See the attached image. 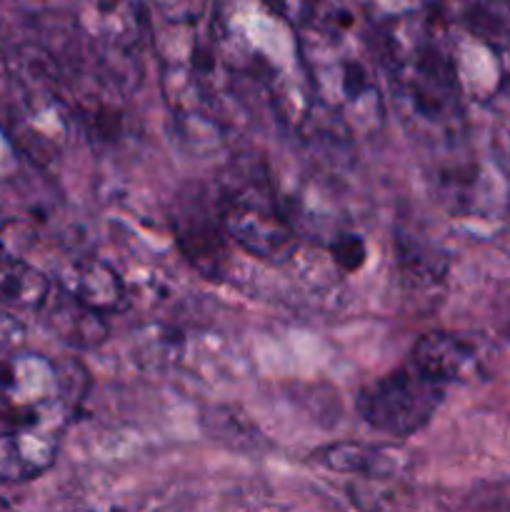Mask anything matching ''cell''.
Returning <instances> with one entry per match:
<instances>
[{
  "label": "cell",
  "instance_id": "7",
  "mask_svg": "<svg viewBox=\"0 0 510 512\" xmlns=\"http://www.w3.org/2000/svg\"><path fill=\"white\" fill-rule=\"evenodd\" d=\"M85 38L110 55H133L145 35V13L135 0H75Z\"/></svg>",
  "mask_w": 510,
  "mask_h": 512
},
{
  "label": "cell",
  "instance_id": "15",
  "mask_svg": "<svg viewBox=\"0 0 510 512\" xmlns=\"http://www.w3.org/2000/svg\"><path fill=\"white\" fill-rule=\"evenodd\" d=\"M330 253H333V260L343 270H358L360 265L365 263V243L355 233H338L330 243Z\"/></svg>",
  "mask_w": 510,
  "mask_h": 512
},
{
  "label": "cell",
  "instance_id": "4",
  "mask_svg": "<svg viewBox=\"0 0 510 512\" xmlns=\"http://www.w3.org/2000/svg\"><path fill=\"white\" fill-rule=\"evenodd\" d=\"M225 235L240 250L270 265H285L298 253V233L258 185H238L218 200Z\"/></svg>",
  "mask_w": 510,
  "mask_h": 512
},
{
  "label": "cell",
  "instance_id": "2",
  "mask_svg": "<svg viewBox=\"0 0 510 512\" xmlns=\"http://www.w3.org/2000/svg\"><path fill=\"white\" fill-rule=\"evenodd\" d=\"M300 35L313 105L348 133H378L385 123V98L368 53L353 25L340 20H310Z\"/></svg>",
  "mask_w": 510,
  "mask_h": 512
},
{
  "label": "cell",
  "instance_id": "5",
  "mask_svg": "<svg viewBox=\"0 0 510 512\" xmlns=\"http://www.w3.org/2000/svg\"><path fill=\"white\" fill-rule=\"evenodd\" d=\"M58 368L38 353L13 350L0 360V405L13 425H48L63 403Z\"/></svg>",
  "mask_w": 510,
  "mask_h": 512
},
{
  "label": "cell",
  "instance_id": "16",
  "mask_svg": "<svg viewBox=\"0 0 510 512\" xmlns=\"http://www.w3.org/2000/svg\"><path fill=\"white\" fill-rule=\"evenodd\" d=\"M25 338H28V330L20 323V318H15L8 310H0V350L5 353L20 350L25 345Z\"/></svg>",
  "mask_w": 510,
  "mask_h": 512
},
{
  "label": "cell",
  "instance_id": "11",
  "mask_svg": "<svg viewBox=\"0 0 510 512\" xmlns=\"http://www.w3.org/2000/svg\"><path fill=\"white\" fill-rule=\"evenodd\" d=\"M318 460L338 473L368 475V478H393L408 465L403 450L368 443L328 445L325 450H320Z\"/></svg>",
  "mask_w": 510,
  "mask_h": 512
},
{
  "label": "cell",
  "instance_id": "12",
  "mask_svg": "<svg viewBox=\"0 0 510 512\" xmlns=\"http://www.w3.org/2000/svg\"><path fill=\"white\" fill-rule=\"evenodd\" d=\"M48 323L55 330V335L75 350L98 348L110 335L103 313L78 303V300L65 293H60L58 303L50 308Z\"/></svg>",
  "mask_w": 510,
  "mask_h": 512
},
{
  "label": "cell",
  "instance_id": "1",
  "mask_svg": "<svg viewBox=\"0 0 510 512\" xmlns=\"http://www.w3.org/2000/svg\"><path fill=\"white\" fill-rule=\"evenodd\" d=\"M213 43L218 60L265 95L275 113L300 123L315 110L300 35L270 0H215Z\"/></svg>",
  "mask_w": 510,
  "mask_h": 512
},
{
  "label": "cell",
  "instance_id": "13",
  "mask_svg": "<svg viewBox=\"0 0 510 512\" xmlns=\"http://www.w3.org/2000/svg\"><path fill=\"white\" fill-rule=\"evenodd\" d=\"M48 300V275L0 245V303L15 310H40Z\"/></svg>",
  "mask_w": 510,
  "mask_h": 512
},
{
  "label": "cell",
  "instance_id": "17",
  "mask_svg": "<svg viewBox=\"0 0 510 512\" xmlns=\"http://www.w3.org/2000/svg\"><path fill=\"white\" fill-rule=\"evenodd\" d=\"M13 3L23 5V8L45 10V8H60V5H70V3H75V0H13Z\"/></svg>",
  "mask_w": 510,
  "mask_h": 512
},
{
  "label": "cell",
  "instance_id": "3",
  "mask_svg": "<svg viewBox=\"0 0 510 512\" xmlns=\"http://www.w3.org/2000/svg\"><path fill=\"white\" fill-rule=\"evenodd\" d=\"M445 393V385L405 360L398 370L365 385L355 398V408L373 430L408 438L433 420Z\"/></svg>",
  "mask_w": 510,
  "mask_h": 512
},
{
  "label": "cell",
  "instance_id": "10",
  "mask_svg": "<svg viewBox=\"0 0 510 512\" xmlns=\"http://www.w3.org/2000/svg\"><path fill=\"white\" fill-rule=\"evenodd\" d=\"M410 363L440 385L460 383L475 368V350L465 338L453 333H425L410 350Z\"/></svg>",
  "mask_w": 510,
  "mask_h": 512
},
{
  "label": "cell",
  "instance_id": "14",
  "mask_svg": "<svg viewBox=\"0 0 510 512\" xmlns=\"http://www.w3.org/2000/svg\"><path fill=\"white\" fill-rule=\"evenodd\" d=\"M360 8L380 25L405 23V20L423 18L438 5V0H358Z\"/></svg>",
  "mask_w": 510,
  "mask_h": 512
},
{
  "label": "cell",
  "instance_id": "6",
  "mask_svg": "<svg viewBox=\"0 0 510 512\" xmlns=\"http://www.w3.org/2000/svg\"><path fill=\"white\" fill-rule=\"evenodd\" d=\"M175 238L185 258L208 278H220L225 268V230L220 223L218 203L208 208L200 195L185 198L175 213Z\"/></svg>",
  "mask_w": 510,
  "mask_h": 512
},
{
  "label": "cell",
  "instance_id": "9",
  "mask_svg": "<svg viewBox=\"0 0 510 512\" xmlns=\"http://www.w3.org/2000/svg\"><path fill=\"white\" fill-rule=\"evenodd\" d=\"M58 458V438L48 425H13L0 433V483H28Z\"/></svg>",
  "mask_w": 510,
  "mask_h": 512
},
{
  "label": "cell",
  "instance_id": "8",
  "mask_svg": "<svg viewBox=\"0 0 510 512\" xmlns=\"http://www.w3.org/2000/svg\"><path fill=\"white\" fill-rule=\"evenodd\" d=\"M58 290L103 315L120 313L130 305L128 288L118 270L90 255L68 260L58 270Z\"/></svg>",
  "mask_w": 510,
  "mask_h": 512
}]
</instances>
